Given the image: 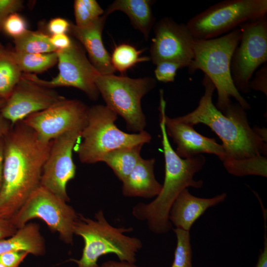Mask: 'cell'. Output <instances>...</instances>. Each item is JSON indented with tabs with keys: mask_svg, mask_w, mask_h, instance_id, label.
Wrapping results in <instances>:
<instances>
[{
	"mask_svg": "<svg viewBox=\"0 0 267 267\" xmlns=\"http://www.w3.org/2000/svg\"><path fill=\"white\" fill-rule=\"evenodd\" d=\"M51 143L41 139L23 121L12 125L3 137L0 217L10 219L40 186Z\"/></svg>",
	"mask_w": 267,
	"mask_h": 267,
	"instance_id": "obj_1",
	"label": "cell"
},
{
	"mask_svg": "<svg viewBox=\"0 0 267 267\" xmlns=\"http://www.w3.org/2000/svg\"><path fill=\"white\" fill-rule=\"evenodd\" d=\"M166 102L160 96V127L162 134L165 158V178L159 194L149 203H139L133 208L132 213L136 219L145 221L149 229L156 234L168 232L172 228L169 218L171 208L179 193L188 187L200 188L203 182L194 179L206 163L200 154L189 158H180L173 149L168 139L165 123Z\"/></svg>",
	"mask_w": 267,
	"mask_h": 267,
	"instance_id": "obj_2",
	"label": "cell"
},
{
	"mask_svg": "<svg viewBox=\"0 0 267 267\" xmlns=\"http://www.w3.org/2000/svg\"><path fill=\"white\" fill-rule=\"evenodd\" d=\"M202 84L204 92L197 107L174 119L193 126L200 123L208 126L222 141L227 158L240 160L266 155L267 143L250 126L245 110L238 103L232 102L222 113L213 103L216 89L213 83L204 75Z\"/></svg>",
	"mask_w": 267,
	"mask_h": 267,
	"instance_id": "obj_3",
	"label": "cell"
},
{
	"mask_svg": "<svg viewBox=\"0 0 267 267\" xmlns=\"http://www.w3.org/2000/svg\"><path fill=\"white\" fill-rule=\"evenodd\" d=\"M241 31L236 28L218 38L195 40L194 57L188 67L189 74L203 71L214 84L218 98L216 106L223 113L233 97L245 110L250 106L235 88L231 75L230 63L233 53L239 44Z\"/></svg>",
	"mask_w": 267,
	"mask_h": 267,
	"instance_id": "obj_4",
	"label": "cell"
},
{
	"mask_svg": "<svg viewBox=\"0 0 267 267\" xmlns=\"http://www.w3.org/2000/svg\"><path fill=\"white\" fill-rule=\"evenodd\" d=\"M133 230L131 227L112 226L101 209L94 214V219L78 213L74 234L82 238L84 246L81 258L70 261L75 263L77 267H99L98 259L103 255L113 254L120 261L134 263L136 253L143 244L139 238L125 234Z\"/></svg>",
	"mask_w": 267,
	"mask_h": 267,
	"instance_id": "obj_5",
	"label": "cell"
},
{
	"mask_svg": "<svg viewBox=\"0 0 267 267\" xmlns=\"http://www.w3.org/2000/svg\"><path fill=\"white\" fill-rule=\"evenodd\" d=\"M117 117L106 105L89 108L86 124L81 133L82 141L75 150L81 162H101L106 154L115 149L150 142L151 136L145 130L134 134L120 130L115 124Z\"/></svg>",
	"mask_w": 267,
	"mask_h": 267,
	"instance_id": "obj_6",
	"label": "cell"
},
{
	"mask_svg": "<svg viewBox=\"0 0 267 267\" xmlns=\"http://www.w3.org/2000/svg\"><path fill=\"white\" fill-rule=\"evenodd\" d=\"M94 82L106 105L124 119L128 130L134 133L144 130L146 120L141 101L144 95L155 87L154 78L134 79L98 73Z\"/></svg>",
	"mask_w": 267,
	"mask_h": 267,
	"instance_id": "obj_7",
	"label": "cell"
},
{
	"mask_svg": "<svg viewBox=\"0 0 267 267\" xmlns=\"http://www.w3.org/2000/svg\"><path fill=\"white\" fill-rule=\"evenodd\" d=\"M267 14V0H224L195 15L186 24L195 40H206Z\"/></svg>",
	"mask_w": 267,
	"mask_h": 267,
	"instance_id": "obj_8",
	"label": "cell"
},
{
	"mask_svg": "<svg viewBox=\"0 0 267 267\" xmlns=\"http://www.w3.org/2000/svg\"><path fill=\"white\" fill-rule=\"evenodd\" d=\"M67 203L40 186L10 220L19 228L32 219H41L51 231L59 234L62 241L72 245L78 213Z\"/></svg>",
	"mask_w": 267,
	"mask_h": 267,
	"instance_id": "obj_9",
	"label": "cell"
},
{
	"mask_svg": "<svg viewBox=\"0 0 267 267\" xmlns=\"http://www.w3.org/2000/svg\"><path fill=\"white\" fill-rule=\"evenodd\" d=\"M241 37L231 60L233 84L240 92H250L248 83L261 65L267 63V14L238 27Z\"/></svg>",
	"mask_w": 267,
	"mask_h": 267,
	"instance_id": "obj_10",
	"label": "cell"
},
{
	"mask_svg": "<svg viewBox=\"0 0 267 267\" xmlns=\"http://www.w3.org/2000/svg\"><path fill=\"white\" fill-rule=\"evenodd\" d=\"M59 73L50 81L41 79L36 74L22 73L24 78L41 86L53 89L70 87L83 91L91 100H96L99 93L95 84L98 73L88 58L81 45L73 40L68 48L56 51Z\"/></svg>",
	"mask_w": 267,
	"mask_h": 267,
	"instance_id": "obj_11",
	"label": "cell"
},
{
	"mask_svg": "<svg viewBox=\"0 0 267 267\" xmlns=\"http://www.w3.org/2000/svg\"><path fill=\"white\" fill-rule=\"evenodd\" d=\"M89 108L81 100L65 97L45 110L29 115L23 121L41 139L50 142L68 132L83 130Z\"/></svg>",
	"mask_w": 267,
	"mask_h": 267,
	"instance_id": "obj_12",
	"label": "cell"
},
{
	"mask_svg": "<svg viewBox=\"0 0 267 267\" xmlns=\"http://www.w3.org/2000/svg\"><path fill=\"white\" fill-rule=\"evenodd\" d=\"M154 36L150 47V58L155 65L162 61L188 67L194 57V38L186 24L165 17L153 26Z\"/></svg>",
	"mask_w": 267,
	"mask_h": 267,
	"instance_id": "obj_13",
	"label": "cell"
},
{
	"mask_svg": "<svg viewBox=\"0 0 267 267\" xmlns=\"http://www.w3.org/2000/svg\"><path fill=\"white\" fill-rule=\"evenodd\" d=\"M82 130L68 132L52 140L43 168L40 186L66 202L70 201L67 184L76 174L72 152Z\"/></svg>",
	"mask_w": 267,
	"mask_h": 267,
	"instance_id": "obj_14",
	"label": "cell"
},
{
	"mask_svg": "<svg viewBox=\"0 0 267 267\" xmlns=\"http://www.w3.org/2000/svg\"><path fill=\"white\" fill-rule=\"evenodd\" d=\"M65 98L53 89L41 86L24 78L22 75L10 95L0 109V114L13 125Z\"/></svg>",
	"mask_w": 267,
	"mask_h": 267,
	"instance_id": "obj_15",
	"label": "cell"
},
{
	"mask_svg": "<svg viewBox=\"0 0 267 267\" xmlns=\"http://www.w3.org/2000/svg\"><path fill=\"white\" fill-rule=\"evenodd\" d=\"M164 123L168 136L176 144L175 151L180 158H189L202 153L217 155L222 162L227 156L222 144L214 138L207 137L197 132L193 126L170 118L165 114Z\"/></svg>",
	"mask_w": 267,
	"mask_h": 267,
	"instance_id": "obj_16",
	"label": "cell"
},
{
	"mask_svg": "<svg viewBox=\"0 0 267 267\" xmlns=\"http://www.w3.org/2000/svg\"><path fill=\"white\" fill-rule=\"evenodd\" d=\"M107 16L103 14L89 24L80 27L71 23V33L83 45L89 60L101 75L114 74L115 72L111 56L104 47L102 33Z\"/></svg>",
	"mask_w": 267,
	"mask_h": 267,
	"instance_id": "obj_17",
	"label": "cell"
},
{
	"mask_svg": "<svg viewBox=\"0 0 267 267\" xmlns=\"http://www.w3.org/2000/svg\"><path fill=\"white\" fill-rule=\"evenodd\" d=\"M226 196L225 193H222L211 198H200L184 189L171 208L169 220L176 228L189 231L193 224L208 208L223 202Z\"/></svg>",
	"mask_w": 267,
	"mask_h": 267,
	"instance_id": "obj_18",
	"label": "cell"
},
{
	"mask_svg": "<svg viewBox=\"0 0 267 267\" xmlns=\"http://www.w3.org/2000/svg\"><path fill=\"white\" fill-rule=\"evenodd\" d=\"M154 158H142L123 181L122 192L126 197L152 198L160 192L162 184L156 179Z\"/></svg>",
	"mask_w": 267,
	"mask_h": 267,
	"instance_id": "obj_19",
	"label": "cell"
},
{
	"mask_svg": "<svg viewBox=\"0 0 267 267\" xmlns=\"http://www.w3.org/2000/svg\"><path fill=\"white\" fill-rule=\"evenodd\" d=\"M13 251H25L36 256L45 254V241L38 224L27 223L13 235L0 239V255Z\"/></svg>",
	"mask_w": 267,
	"mask_h": 267,
	"instance_id": "obj_20",
	"label": "cell"
},
{
	"mask_svg": "<svg viewBox=\"0 0 267 267\" xmlns=\"http://www.w3.org/2000/svg\"><path fill=\"white\" fill-rule=\"evenodd\" d=\"M153 3V1L150 0H116L108 7L104 14L108 16L117 10L124 12L133 27L147 40L155 22L151 8Z\"/></svg>",
	"mask_w": 267,
	"mask_h": 267,
	"instance_id": "obj_21",
	"label": "cell"
},
{
	"mask_svg": "<svg viewBox=\"0 0 267 267\" xmlns=\"http://www.w3.org/2000/svg\"><path fill=\"white\" fill-rule=\"evenodd\" d=\"M143 144L121 147L106 154L101 162L106 163L122 182L142 159L140 152Z\"/></svg>",
	"mask_w": 267,
	"mask_h": 267,
	"instance_id": "obj_22",
	"label": "cell"
},
{
	"mask_svg": "<svg viewBox=\"0 0 267 267\" xmlns=\"http://www.w3.org/2000/svg\"><path fill=\"white\" fill-rule=\"evenodd\" d=\"M10 55L22 73H41L57 63L56 51L46 53H25L10 50Z\"/></svg>",
	"mask_w": 267,
	"mask_h": 267,
	"instance_id": "obj_23",
	"label": "cell"
},
{
	"mask_svg": "<svg viewBox=\"0 0 267 267\" xmlns=\"http://www.w3.org/2000/svg\"><path fill=\"white\" fill-rule=\"evenodd\" d=\"M14 50L25 53H46L55 52L50 42V36L41 31L27 30L21 36L13 39Z\"/></svg>",
	"mask_w": 267,
	"mask_h": 267,
	"instance_id": "obj_24",
	"label": "cell"
},
{
	"mask_svg": "<svg viewBox=\"0 0 267 267\" xmlns=\"http://www.w3.org/2000/svg\"><path fill=\"white\" fill-rule=\"evenodd\" d=\"M223 164L226 170L235 176L255 175L267 177V159L262 155L240 160L227 158L223 162Z\"/></svg>",
	"mask_w": 267,
	"mask_h": 267,
	"instance_id": "obj_25",
	"label": "cell"
},
{
	"mask_svg": "<svg viewBox=\"0 0 267 267\" xmlns=\"http://www.w3.org/2000/svg\"><path fill=\"white\" fill-rule=\"evenodd\" d=\"M22 75L10 56V50L7 49L0 55V99L9 97Z\"/></svg>",
	"mask_w": 267,
	"mask_h": 267,
	"instance_id": "obj_26",
	"label": "cell"
},
{
	"mask_svg": "<svg viewBox=\"0 0 267 267\" xmlns=\"http://www.w3.org/2000/svg\"><path fill=\"white\" fill-rule=\"evenodd\" d=\"M142 51L127 43L116 45L110 55L114 69L123 74L138 63L150 61V57L140 56Z\"/></svg>",
	"mask_w": 267,
	"mask_h": 267,
	"instance_id": "obj_27",
	"label": "cell"
},
{
	"mask_svg": "<svg viewBox=\"0 0 267 267\" xmlns=\"http://www.w3.org/2000/svg\"><path fill=\"white\" fill-rule=\"evenodd\" d=\"M74 12L76 25L87 26L103 15L104 11L95 0H75Z\"/></svg>",
	"mask_w": 267,
	"mask_h": 267,
	"instance_id": "obj_28",
	"label": "cell"
},
{
	"mask_svg": "<svg viewBox=\"0 0 267 267\" xmlns=\"http://www.w3.org/2000/svg\"><path fill=\"white\" fill-rule=\"evenodd\" d=\"M173 230L177 237V245L171 267H192L189 231L178 228Z\"/></svg>",
	"mask_w": 267,
	"mask_h": 267,
	"instance_id": "obj_29",
	"label": "cell"
},
{
	"mask_svg": "<svg viewBox=\"0 0 267 267\" xmlns=\"http://www.w3.org/2000/svg\"><path fill=\"white\" fill-rule=\"evenodd\" d=\"M25 19L17 12L8 16L3 21L1 31L13 39L23 35L27 30Z\"/></svg>",
	"mask_w": 267,
	"mask_h": 267,
	"instance_id": "obj_30",
	"label": "cell"
},
{
	"mask_svg": "<svg viewBox=\"0 0 267 267\" xmlns=\"http://www.w3.org/2000/svg\"><path fill=\"white\" fill-rule=\"evenodd\" d=\"M154 70L156 79L162 82H173L177 71L182 66L178 63L173 61H162L157 63Z\"/></svg>",
	"mask_w": 267,
	"mask_h": 267,
	"instance_id": "obj_31",
	"label": "cell"
},
{
	"mask_svg": "<svg viewBox=\"0 0 267 267\" xmlns=\"http://www.w3.org/2000/svg\"><path fill=\"white\" fill-rule=\"evenodd\" d=\"M249 89L260 91L267 96V63L259 69L248 83Z\"/></svg>",
	"mask_w": 267,
	"mask_h": 267,
	"instance_id": "obj_32",
	"label": "cell"
},
{
	"mask_svg": "<svg viewBox=\"0 0 267 267\" xmlns=\"http://www.w3.org/2000/svg\"><path fill=\"white\" fill-rule=\"evenodd\" d=\"M28 254L21 251L7 252L0 255V263L5 267H19Z\"/></svg>",
	"mask_w": 267,
	"mask_h": 267,
	"instance_id": "obj_33",
	"label": "cell"
},
{
	"mask_svg": "<svg viewBox=\"0 0 267 267\" xmlns=\"http://www.w3.org/2000/svg\"><path fill=\"white\" fill-rule=\"evenodd\" d=\"M23 7V1L21 0H0V22L9 15L16 13Z\"/></svg>",
	"mask_w": 267,
	"mask_h": 267,
	"instance_id": "obj_34",
	"label": "cell"
},
{
	"mask_svg": "<svg viewBox=\"0 0 267 267\" xmlns=\"http://www.w3.org/2000/svg\"><path fill=\"white\" fill-rule=\"evenodd\" d=\"M71 23L66 19L56 17L49 20L47 25V29L50 36L66 34L70 31Z\"/></svg>",
	"mask_w": 267,
	"mask_h": 267,
	"instance_id": "obj_35",
	"label": "cell"
},
{
	"mask_svg": "<svg viewBox=\"0 0 267 267\" xmlns=\"http://www.w3.org/2000/svg\"><path fill=\"white\" fill-rule=\"evenodd\" d=\"M50 42L56 50H65L70 47L73 39L67 34L50 36Z\"/></svg>",
	"mask_w": 267,
	"mask_h": 267,
	"instance_id": "obj_36",
	"label": "cell"
},
{
	"mask_svg": "<svg viewBox=\"0 0 267 267\" xmlns=\"http://www.w3.org/2000/svg\"><path fill=\"white\" fill-rule=\"evenodd\" d=\"M17 229L10 219L0 217V239L13 235Z\"/></svg>",
	"mask_w": 267,
	"mask_h": 267,
	"instance_id": "obj_37",
	"label": "cell"
},
{
	"mask_svg": "<svg viewBox=\"0 0 267 267\" xmlns=\"http://www.w3.org/2000/svg\"><path fill=\"white\" fill-rule=\"evenodd\" d=\"M264 219L265 227L264 248L259 256L256 267H267V219L266 218Z\"/></svg>",
	"mask_w": 267,
	"mask_h": 267,
	"instance_id": "obj_38",
	"label": "cell"
},
{
	"mask_svg": "<svg viewBox=\"0 0 267 267\" xmlns=\"http://www.w3.org/2000/svg\"><path fill=\"white\" fill-rule=\"evenodd\" d=\"M99 267H141L136 266L134 263L126 261H116L109 260L102 263Z\"/></svg>",
	"mask_w": 267,
	"mask_h": 267,
	"instance_id": "obj_39",
	"label": "cell"
},
{
	"mask_svg": "<svg viewBox=\"0 0 267 267\" xmlns=\"http://www.w3.org/2000/svg\"><path fill=\"white\" fill-rule=\"evenodd\" d=\"M12 126L11 124L0 114V140L8 133Z\"/></svg>",
	"mask_w": 267,
	"mask_h": 267,
	"instance_id": "obj_40",
	"label": "cell"
},
{
	"mask_svg": "<svg viewBox=\"0 0 267 267\" xmlns=\"http://www.w3.org/2000/svg\"><path fill=\"white\" fill-rule=\"evenodd\" d=\"M3 138L0 140V192L3 183Z\"/></svg>",
	"mask_w": 267,
	"mask_h": 267,
	"instance_id": "obj_41",
	"label": "cell"
},
{
	"mask_svg": "<svg viewBox=\"0 0 267 267\" xmlns=\"http://www.w3.org/2000/svg\"><path fill=\"white\" fill-rule=\"evenodd\" d=\"M254 131L257 135L265 142L267 143V132L266 128H261L258 126H255L253 128Z\"/></svg>",
	"mask_w": 267,
	"mask_h": 267,
	"instance_id": "obj_42",
	"label": "cell"
},
{
	"mask_svg": "<svg viewBox=\"0 0 267 267\" xmlns=\"http://www.w3.org/2000/svg\"><path fill=\"white\" fill-rule=\"evenodd\" d=\"M7 49L4 48V47L0 43V55L4 53Z\"/></svg>",
	"mask_w": 267,
	"mask_h": 267,
	"instance_id": "obj_43",
	"label": "cell"
},
{
	"mask_svg": "<svg viewBox=\"0 0 267 267\" xmlns=\"http://www.w3.org/2000/svg\"><path fill=\"white\" fill-rule=\"evenodd\" d=\"M5 100H3V99H0V109L3 107V106L4 105L5 102Z\"/></svg>",
	"mask_w": 267,
	"mask_h": 267,
	"instance_id": "obj_44",
	"label": "cell"
},
{
	"mask_svg": "<svg viewBox=\"0 0 267 267\" xmlns=\"http://www.w3.org/2000/svg\"><path fill=\"white\" fill-rule=\"evenodd\" d=\"M1 28H2V23L0 22V31H1Z\"/></svg>",
	"mask_w": 267,
	"mask_h": 267,
	"instance_id": "obj_45",
	"label": "cell"
},
{
	"mask_svg": "<svg viewBox=\"0 0 267 267\" xmlns=\"http://www.w3.org/2000/svg\"><path fill=\"white\" fill-rule=\"evenodd\" d=\"M0 267H5L2 264L0 263Z\"/></svg>",
	"mask_w": 267,
	"mask_h": 267,
	"instance_id": "obj_46",
	"label": "cell"
}]
</instances>
